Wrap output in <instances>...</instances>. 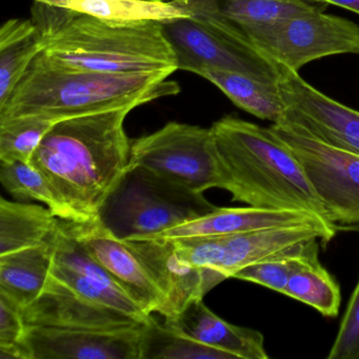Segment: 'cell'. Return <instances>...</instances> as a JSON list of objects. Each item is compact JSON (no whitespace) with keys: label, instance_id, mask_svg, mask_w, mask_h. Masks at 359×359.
<instances>
[{"label":"cell","instance_id":"4fadbf2b","mask_svg":"<svg viewBox=\"0 0 359 359\" xmlns=\"http://www.w3.org/2000/svg\"><path fill=\"white\" fill-rule=\"evenodd\" d=\"M144 325L119 331L28 325L22 346L26 359H140Z\"/></svg>","mask_w":359,"mask_h":359},{"label":"cell","instance_id":"1f68e13d","mask_svg":"<svg viewBox=\"0 0 359 359\" xmlns=\"http://www.w3.org/2000/svg\"><path fill=\"white\" fill-rule=\"evenodd\" d=\"M319 1L327 4V5L337 6L342 9L359 14V0H319Z\"/></svg>","mask_w":359,"mask_h":359},{"label":"cell","instance_id":"d6a6232c","mask_svg":"<svg viewBox=\"0 0 359 359\" xmlns=\"http://www.w3.org/2000/svg\"><path fill=\"white\" fill-rule=\"evenodd\" d=\"M70 0H34V3L43 4L50 7L67 8Z\"/></svg>","mask_w":359,"mask_h":359},{"label":"cell","instance_id":"7a4b0ae2","mask_svg":"<svg viewBox=\"0 0 359 359\" xmlns=\"http://www.w3.org/2000/svg\"><path fill=\"white\" fill-rule=\"evenodd\" d=\"M32 18L45 43L43 53L62 66L167 76L178 70L159 22H114L39 3H34Z\"/></svg>","mask_w":359,"mask_h":359},{"label":"cell","instance_id":"4dcf8cb0","mask_svg":"<svg viewBox=\"0 0 359 359\" xmlns=\"http://www.w3.org/2000/svg\"><path fill=\"white\" fill-rule=\"evenodd\" d=\"M24 309L7 294L0 291V346L20 344L26 336Z\"/></svg>","mask_w":359,"mask_h":359},{"label":"cell","instance_id":"e575fe53","mask_svg":"<svg viewBox=\"0 0 359 359\" xmlns=\"http://www.w3.org/2000/svg\"><path fill=\"white\" fill-rule=\"evenodd\" d=\"M150 1H151V0H150Z\"/></svg>","mask_w":359,"mask_h":359},{"label":"cell","instance_id":"83f0119b","mask_svg":"<svg viewBox=\"0 0 359 359\" xmlns=\"http://www.w3.org/2000/svg\"><path fill=\"white\" fill-rule=\"evenodd\" d=\"M318 238L297 243L262 262L241 269L235 273L233 278L257 283L285 294L290 275L300 262L318 256Z\"/></svg>","mask_w":359,"mask_h":359},{"label":"cell","instance_id":"cb8c5ba5","mask_svg":"<svg viewBox=\"0 0 359 359\" xmlns=\"http://www.w3.org/2000/svg\"><path fill=\"white\" fill-rule=\"evenodd\" d=\"M285 295L312 306L325 317H336L339 312V285L321 266L318 256L296 266L290 275Z\"/></svg>","mask_w":359,"mask_h":359},{"label":"cell","instance_id":"8992f818","mask_svg":"<svg viewBox=\"0 0 359 359\" xmlns=\"http://www.w3.org/2000/svg\"><path fill=\"white\" fill-rule=\"evenodd\" d=\"M252 45L280 71L339 54L359 55V26L325 11H310L245 29Z\"/></svg>","mask_w":359,"mask_h":359},{"label":"cell","instance_id":"f546056e","mask_svg":"<svg viewBox=\"0 0 359 359\" xmlns=\"http://www.w3.org/2000/svg\"><path fill=\"white\" fill-rule=\"evenodd\" d=\"M329 359H359V281L340 323Z\"/></svg>","mask_w":359,"mask_h":359},{"label":"cell","instance_id":"5b68a950","mask_svg":"<svg viewBox=\"0 0 359 359\" xmlns=\"http://www.w3.org/2000/svg\"><path fill=\"white\" fill-rule=\"evenodd\" d=\"M135 168L193 194L229 189L211 128L172 121L137 138L130 151L129 170Z\"/></svg>","mask_w":359,"mask_h":359},{"label":"cell","instance_id":"3957f363","mask_svg":"<svg viewBox=\"0 0 359 359\" xmlns=\"http://www.w3.org/2000/svg\"><path fill=\"white\" fill-rule=\"evenodd\" d=\"M163 74H117L79 70L39 54L8 102L0 119L39 115L60 121L136 107L180 93Z\"/></svg>","mask_w":359,"mask_h":359},{"label":"cell","instance_id":"836d02e7","mask_svg":"<svg viewBox=\"0 0 359 359\" xmlns=\"http://www.w3.org/2000/svg\"><path fill=\"white\" fill-rule=\"evenodd\" d=\"M151 1H163V0H151Z\"/></svg>","mask_w":359,"mask_h":359},{"label":"cell","instance_id":"2e32d148","mask_svg":"<svg viewBox=\"0 0 359 359\" xmlns=\"http://www.w3.org/2000/svg\"><path fill=\"white\" fill-rule=\"evenodd\" d=\"M312 224L335 236L338 226L327 224L313 214L296 210H271L260 208H215L203 215L191 218L163 232L127 241H173L194 237L226 236L275 226Z\"/></svg>","mask_w":359,"mask_h":359},{"label":"cell","instance_id":"44dd1931","mask_svg":"<svg viewBox=\"0 0 359 359\" xmlns=\"http://www.w3.org/2000/svg\"><path fill=\"white\" fill-rule=\"evenodd\" d=\"M198 75L222 90L238 108L258 118L277 123L285 115L287 107L278 83L218 69H203Z\"/></svg>","mask_w":359,"mask_h":359},{"label":"cell","instance_id":"ac0fdd59","mask_svg":"<svg viewBox=\"0 0 359 359\" xmlns=\"http://www.w3.org/2000/svg\"><path fill=\"white\" fill-rule=\"evenodd\" d=\"M165 325L201 344L224 351L237 359H268L264 337L259 331L238 327L212 312L203 299L165 318Z\"/></svg>","mask_w":359,"mask_h":359},{"label":"cell","instance_id":"52a82bcc","mask_svg":"<svg viewBox=\"0 0 359 359\" xmlns=\"http://www.w3.org/2000/svg\"><path fill=\"white\" fill-rule=\"evenodd\" d=\"M270 129L304 168L330 219L359 224V155L325 144L287 121Z\"/></svg>","mask_w":359,"mask_h":359},{"label":"cell","instance_id":"e0dca14e","mask_svg":"<svg viewBox=\"0 0 359 359\" xmlns=\"http://www.w3.org/2000/svg\"><path fill=\"white\" fill-rule=\"evenodd\" d=\"M191 18L229 36L251 43L245 30L310 11H325L319 0H170Z\"/></svg>","mask_w":359,"mask_h":359},{"label":"cell","instance_id":"9a60e30c","mask_svg":"<svg viewBox=\"0 0 359 359\" xmlns=\"http://www.w3.org/2000/svg\"><path fill=\"white\" fill-rule=\"evenodd\" d=\"M128 241L165 294L161 312L165 318L178 314L193 302L203 299L208 292L219 285L213 275L192 264L173 241Z\"/></svg>","mask_w":359,"mask_h":359},{"label":"cell","instance_id":"4316f807","mask_svg":"<svg viewBox=\"0 0 359 359\" xmlns=\"http://www.w3.org/2000/svg\"><path fill=\"white\" fill-rule=\"evenodd\" d=\"M140 359H237L151 319L144 325Z\"/></svg>","mask_w":359,"mask_h":359},{"label":"cell","instance_id":"6da1fadb","mask_svg":"<svg viewBox=\"0 0 359 359\" xmlns=\"http://www.w3.org/2000/svg\"><path fill=\"white\" fill-rule=\"evenodd\" d=\"M130 109L56 121L31 165L41 172L81 222L100 217L129 171L131 142L125 131Z\"/></svg>","mask_w":359,"mask_h":359},{"label":"cell","instance_id":"603a6c76","mask_svg":"<svg viewBox=\"0 0 359 359\" xmlns=\"http://www.w3.org/2000/svg\"><path fill=\"white\" fill-rule=\"evenodd\" d=\"M49 208L0 201V255L46 243L57 226Z\"/></svg>","mask_w":359,"mask_h":359},{"label":"cell","instance_id":"f1b7e54d","mask_svg":"<svg viewBox=\"0 0 359 359\" xmlns=\"http://www.w3.org/2000/svg\"><path fill=\"white\" fill-rule=\"evenodd\" d=\"M55 121L39 115L0 119V161L31 163Z\"/></svg>","mask_w":359,"mask_h":359},{"label":"cell","instance_id":"8fae6325","mask_svg":"<svg viewBox=\"0 0 359 359\" xmlns=\"http://www.w3.org/2000/svg\"><path fill=\"white\" fill-rule=\"evenodd\" d=\"M62 220L88 253L148 314H161L165 294L129 241L114 234L100 217L83 222Z\"/></svg>","mask_w":359,"mask_h":359},{"label":"cell","instance_id":"5bb4252c","mask_svg":"<svg viewBox=\"0 0 359 359\" xmlns=\"http://www.w3.org/2000/svg\"><path fill=\"white\" fill-rule=\"evenodd\" d=\"M27 325L119 331L146 325L116 309L79 295L51 275L41 295L24 309Z\"/></svg>","mask_w":359,"mask_h":359},{"label":"cell","instance_id":"ffe728a7","mask_svg":"<svg viewBox=\"0 0 359 359\" xmlns=\"http://www.w3.org/2000/svg\"><path fill=\"white\" fill-rule=\"evenodd\" d=\"M53 258L52 236L35 247L0 255V291L27 308L45 289Z\"/></svg>","mask_w":359,"mask_h":359},{"label":"cell","instance_id":"d6986e66","mask_svg":"<svg viewBox=\"0 0 359 359\" xmlns=\"http://www.w3.org/2000/svg\"><path fill=\"white\" fill-rule=\"evenodd\" d=\"M334 237L325 229L312 224L275 226L226 235L220 273L224 279L231 278L241 269L262 262L297 243L318 238L325 245Z\"/></svg>","mask_w":359,"mask_h":359},{"label":"cell","instance_id":"d4e9b609","mask_svg":"<svg viewBox=\"0 0 359 359\" xmlns=\"http://www.w3.org/2000/svg\"><path fill=\"white\" fill-rule=\"evenodd\" d=\"M0 182L15 198L39 201L49 208L56 217L81 222L79 216L66 205L51 182L31 163L0 161Z\"/></svg>","mask_w":359,"mask_h":359},{"label":"cell","instance_id":"ba28073f","mask_svg":"<svg viewBox=\"0 0 359 359\" xmlns=\"http://www.w3.org/2000/svg\"><path fill=\"white\" fill-rule=\"evenodd\" d=\"M173 48L178 70L198 75L203 69L234 71L278 83L281 71L253 45L191 18L161 22Z\"/></svg>","mask_w":359,"mask_h":359},{"label":"cell","instance_id":"30bf717a","mask_svg":"<svg viewBox=\"0 0 359 359\" xmlns=\"http://www.w3.org/2000/svg\"><path fill=\"white\" fill-rule=\"evenodd\" d=\"M279 90L285 112L280 121L293 123L330 146L359 155V112L306 83L299 73L281 71Z\"/></svg>","mask_w":359,"mask_h":359},{"label":"cell","instance_id":"484cf974","mask_svg":"<svg viewBox=\"0 0 359 359\" xmlns=\"http://www.w3.org/2000/svg\"><path fill=\"white\" fill-rule=\"evenodd\" d=\"M66 9L114 22H165L190 18L186 10L170 0H70Z\"/></svg>","mask_w":359,"mask_h":359},{"label":"cell","instance_id":"7402d4cb","mask_svg":"<svg viewBox=\"0 0 359 359\" xmlns=\"http://www.w3.org/2000/svg\"><path fill=\"white\" fill-rule=\"evenodd\" d=\"M45 50L33 20H10L0 29V107L9 100L33 60Z\"/></svg>","mask_w":359,"mask_h":359},{"label":"cell","instance_id":"277c9868","mask_svg":"<svg viewBox=\"0 0 359 359\" xmlns=\"http://www.w3.org/2000/svg\"><path fill=\"white\" fill-rule=\"evenodd\" d=\"M211 129L233 201L260 209L308 212L336 224L295 155L270 127L226 116Z\"/></svg>","mask_w":359,"mask_h":359},{"label":"cell","instance_id":"7c38bea8","mask_svg":"<svg viewBox=\"0 0 359 359\" xmlns=\"http://www.w3.org/2000/svg\"><path fill=\"white\" fill-rule=\"evenodd\" d=\"M54 243L52 277L76 292L79 295L116 309L148 323L152 316L88 253L87 250L67 230L58 218L52 235Z\"/></svg>","mask_w":359,"mask_h":359},{"label":"cell","instance_id":"9c48e42d","mask_svg":"<svg viewBox=\"0 0 359 359\" xmlns=\"http://www.w3.org/2000/svg\"><path fill=\"white\" fill-rule=\"evenodd\" d=\"M151 174V173H150ZM152 175V190L144 187L128 186V192L121 186L111 196L121 199L119 216L104 222L114 234L123 239L157 234L191 218L203 215L216 207L208 203L203 195L193 194L173 187L171 191H156L159 178Z\"/></svg>","mask_w":359,"mask_h":359}]
</instances>
